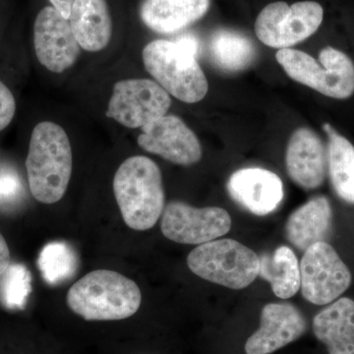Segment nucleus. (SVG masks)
<instances>
[{"instance_id": "obj_1", "label": "nucleus", "mask_w": 354, "mask_h": 354, "mask_svg": "<svg viewBox=\"0 0 354 354\" xmlns=\"http://www.w3.org/2000/svg\"><path fill=\"white\" fill-rule=\"evenodd\" d=\"M32 197L43 204L62 199L72 174V149L64 128L44 121L32 130L26 158Z\"/></svg>"}, {"instance_id": "obj_17", "label": "nucleus", "mask_w": 354, "mask_h": 354, "mask_svg": "<svg viewBox=\"0 0 354 354\" xmlns=\"http://www.w3.org/2000/svg\"><path fill=\"white\" fill-rule=\"evenodd\" d=\"M209 0H144L140 17L158 34L181 31L208 12Z\"/></svg>"}, {"instance_id": "obj_13", "label": "nucleus", "mask_w": 354, "mask_h": 354, "mask_svg": "<svg viewBox=\"0 0 354 354\" xmlns=\"http://www.w3.org/2000/svg\"><path fill=\"white\" fill-rule=\"evenodd\" d=\"M307 330L306 319L295 305L270 304L261 312L260 328L245 344L247 354H272L297 341Z\"/></svg>"}, {"instance_id": "obj_27", "label": "nucleus", "mask_w": 354, "mask_h": 354, "mask_svg": "<svg viewBox=\"0 0 354 354\" xmlns=\"http://www.w3.org/2000/svg\"><path fill=\"white\" fill-rule=\"evenodd\" d=\"M11 255L6 239L0 232V277L6 272L10 266Z\"/></svg>"}, {"instance_id": "obj_18", "label": "nucleus", "mask_w": 354, "mask_h": 354, "mask_svg": "<svg viewBox=\"0 0 354 354\" xmlns=\"http://www.w3.org/2000/svg\"><path fill=\"white\" fill-rule=\"evenodd\" d=\"M68 20L80 48L97 53L108 46L113 21L106 0H74Z\"/></svg>"}, {"instance_id": "obj_5", "label": "nucleus", "mask_w": 354, "mask_h": 354, "mask_svg": "<svg viewBox=\"0 0 354 354\" xmlns=\"http://www.w3.org/2000/svg\"><path fill=\"white\" fill-rule=\"evenodd\" d=\"M144 65L158 85L186 104L202 101L209 84L196 55L184 50L176 41L156 39L142 53Z\"/></svg>"}, {"instance_id": "obj_3", "label": "nucleus", "mask_w": 354, "mask_h": 354, "mask_svg": "<svg viewBox=\"0 0 354 354\" xmlns=\"http://www.w3.org/2000/svg\"><path fill=\"white\" fill-rule=\"evenodd\" d=\"M139 286L132 279L109 270L88 272L70 288L69 308L87 321L129 318L141 306Z\"/></svg>"}, {"instance_id": "obj_9", "label": "nucleus", "mask_w": 354, "mask_h": 354, "mask_svg": "<svg viewBox=\"0 0 354 354\" xmlns=\"http://www.w3.org/2000/svg\"><path fill=\"white\" fill-rule=\"evenodd\" d=\"M169 93L149 79H127L114 85L106 116L127 128H143L167 114Z\"/></svg>"}, {"instance_id": "obj_28", "label": "nucleus", "mask_w": 354, "mask_h": 354, "mask_svg": "<svg viewBox=\"0 0 354 354\" xmlns=\"http://www.w3.org/2000/svg\"><path fill=\"white\" fill-rule=\"evenodd\" d=\"M177 44H180L184 50L189 51L193 55H199L200 53V44L198 41L196 37L193 35H184V36L179 37L176 39Z\"/></svg>"}, {"instance_id": "obj_11", "label": "nucleus", "mask_w": 354, "mask_h": 354, "mask_svg": "<svg viewBox=\"0 0 354 354\" xmlns=\"http://www.w3.org/2000/svg\"><path fill=\"white\" fill-rule=\"evenodd\" d=\"M34 46L39 64L53 73L70 68L80 53L69 20L53 6L44 7L37 15Z\"/></svg>"}, {"instance_id": "obj_26", "label": "nucleus", "mask_w": 354, "mask_h": 354, "mask_svg": "<svg viewBox=\"0 0 354 354\" xmlns=\"http://www.w3.org/2000/svg\"><path fill=\"white\" fill-rule=\"evenodd\" d=\"M15 113V97L6 84L0 81V131L12 122Z\"/></svg>"}, {"instance_id": "obj_2", "label": "nucleus", "mask_w": 354, "mask_h": 354, "mask_svg": "<svg viewBox=\"0 0 354 354\" xmlns=\"http://www.w3.org/2000/svg\"><path fill=\"white\" fill-rule=\"evenodd\" d=\"M113 191L123 221L132 230H150L164 213L162 172L151 158L125 160L114 176Z\"/></svg>"}, {"instance_id": "obj_23", "label": "nucleus", "mask_w": 354, "mask_h": 354, "mask_svg": "<svg viewBox=\"0 0 354 354\" xmlns=\"http://www.w3.org/2000/svg\"><path fill=\"white\" fill-rule=\"evenodd\" d=\"M38 265L44 281L55 286L74 276L78 267V258L66 242H50L41 249Z\"/></svg>"}, {"instance_id": "obj_22", "label": "nucleus", "mask_w": 354, "mask_h": 354, "mask_svg": "<svg viewBox=\"0 0 354 354\" xmlns=\"http://www.w3.org/2000/svg\"><path fill=\"white\" fill-rule=\"evenodd\" d=\"M209 55L221 71L235 73L253 64L256 48L253 41L241 32L220 29L209 39Z\"/></svg>"}, {"instance_id": "obj_4", "label": "nucleus", "mask_w": 354, "mask_h": 354, "mask_svg": "<svg viewBox=\"0 0 354 354\" xmlns=\"http://www.w3.org/2000/svg\"><path fill=\"white\" fill-rule=\"evenodd\" d=\"M276 58L290 79L326 97L346 100L354 94V62L342 50L323 48L321 65L308 53L293 48H281Z\"/></svg>"}, {"instance_id": "obj_29", "label": "nucleus", "mask_w": 354, "mask_h": 354, "mask_svg": "<svg viewBox=\"0 0 354 354\" xmlns=\"http://www.w3.org/2000/svg\"><path fill=\"white\" fill-rule=\"evenodd\" d=\"M50 2L58 12L62 14L66 19H69L74 0H50Z\"/></svg>"}, {"instance_id": "obj_15", "label": "nucleus", "mask_w": 354, "mask_h": 354, "mask_svg": "<svg viewBox=\"0 0 354 354\" xmlns=\"http://www.w3.org/2000/svg\"><path fill=\"white\" fill-rule=\"evenodd\" d=\"M286 169L291 180L305 190L324 183L327 174V151L313 130L300 127L291 135L286 153Z\"/></svg>"}, {"instance_id": "obj_14", "label": "nucleus", "mask_w": 354, "mask_h": 354, "mask_svg": "<svg viewBox=\"0 0 354 354\" xmlns=\"http://www.w3.org/2000/svg\"><path fill=\"white\" fill-rule=\"evenodd\" d=\"M227 193L249 213L267 216L279 208L285 196L279 176L260 167H248L234 172L228 178Z\"/></svg>"}, {"instance_id": "obj_25", "label": "nucleus", "mask_w": 354, "mask_h": 354, "mask_svg": "<svg viewBox=\"0 0 354 354\" xmlns=\"http://www.w3.org/2000/svg\"><path fill=\"white\" fill-rule=\"evenodd\" d=\"M22 194L23 185L17 172L10 167H0V206H13Z\"/></svg>"}, {"instance_id": "obj_24", "label": "nucleus", "mask_w": 354, "mask_h": 354, "mask_svg": "<svg viewBox=\"0 0 354 354\" xmlns=\"http://www.w3.org/2000/svg\"><path fill=\"white\" fill-rule=\"evenodd\" d=\"M0 300L7 308H24L32 291V277L23 264L9 266L0 277Z\"/></svg>"}, {"instance_id": "obj_8", "label": "nucleus", "mask_w": 354, "mask_h": 354, "mask_svg": "<svg viewBox=\"0 0 354 354\" xmlns=\"http://www.w3.org/2000/svg\"><path fill=\"white\" fill-rule=\"evenodd\" d=\"M351 279L348 266L328 242H318L304 251L300 262V288L310 304H332L351 286Z\"/></svg>"}, {"instance_id": "obj_19", "label": "nucleus", "mask_w": 354, "mask_h": 354, "mask_svg": "<svg viewBox=\"0 0 354 354\" xmlns=\"http://www.w3.org/2000/svg\"><path fill=\"white\" fill-rule=\"evenodd\" d=\"M313 332L329 354H354V301L342 297L313 319Z\"/></svg>"}, {"instance_id": "obj_7", "label": "nucleus", "mask_w": 354, "mask_h": 354, "mask_svg": "<svg viewBox=\"0 0 354 354\" xmlns=\"http://www.w3.org/2000/svg\"><path fill=\"white\" fill-rule=\"evenodd\" d=\"M323 19L324 9L318 2H272L256 19V36L270 48H290L315 34Z\"/></svg>"}, {"instance_id": "obj_10", "label": "nucleus", "mask_w": 354, "mask_h": 354, "mask_svg": "<svg viewBox=\"0 0 354 354\" xmlns=\"http://www.w3.org/2000/svg\"><path fill=\"white\" fill-rule=\"evenodd\" d=\"M230 228L232 218L225 209L194 208L180 201L167 205L160 223V230L167 239L191 245L216 241L228 234Z\"/></svg>"}, {"instance_id": "obj_16", "label": "nucleus", "mask_w": 354, "mask_h": 354, "mask_svg": "<svg viewBox=\"0 0 354 354\" xmlns=\"http://www.w3.org/2000/svg\"><path fill=\"white\" fill-rule=\"evenodd\" d=\"M333 227V209L325 196L312 198L295 209L286 225L288 241L298 250L306 251L318 242H327Z\"/></svg>"}, {"instance_id": "obj_12", "label": "nucleus", "mask_w": 354, "mask_h": 354, "mask_svg": "<svg viewBox=\"0 0 354 354\" xmlns=\"http://www.w3.org/2000/svg\"><path fill=\"white\" fill-rule=\"evenodd\" d=\"M138 145L172 164L192 165L202 158V147L195 133L178 116L165 114L142 128Z\"/></svg>"}, {"instance_id": "obj_21", "label": "nucleus", "mask_w": 354, "mask_h": 354, "mask_svg": "<svg viewBox=\"0 0 354 354\" xmlns=\"http://www.w3.org/2000/svg\"><path fill=\"white\" fill-rule=\"evenodd\" d=\"M258 276L270 283L272 292L281 299L292 297L300 288V265L288 246H279L271 254L263 253Z\"/></svg>"}, {"instance_id": "obj_20", "label": "nucleus", "mask_w": 354, "mask_h": 354, "mask_svg": "<svg viewBox=\"0 0 354 354\" xmlns=\"http://www.w3.org/2000/svg\"><path fill=\"white\" fill-rule=\"evenodd\" d=\"M327 133L328 171L335 194L344 202L354 205V146L330 123H324Z\"/></svg>"}, {"instance_id": "obj_6", "label": "nucleus", "mask_w": 354, "mask_h": 354, "mask_svg": "<svg viewBox=\"0 0 354 354\" xmlns=\"http://www.w3.org/2000/svg\"><path fill=\"white\" fill-rule=\"evenodd\" d=\"M190 271L201 279L232 290H243L259 274V256L234 239H218L193 249Z\"/></svg>"}]
</instances>
